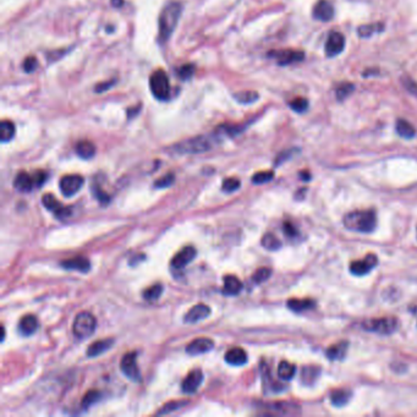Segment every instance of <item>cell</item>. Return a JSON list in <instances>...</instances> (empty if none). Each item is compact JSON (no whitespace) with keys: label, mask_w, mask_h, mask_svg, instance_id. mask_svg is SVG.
I'll list each match as a JSON object with an SVG mask.
<instances>
[{"label":"cell","mask_w":417,"mask_h":417,"mask_svg":"<svg viewBox=\"0 0 417 417\" xmlns=\"http://www.w3.org/2000/svg\"><path fill=\"white\" fill-rule=\"evenodd\" d=\"M350 397H351V393L348 391H336L330 394V401L334 406L337 407H342L344 405H346L349 403Z\"/></svg>","instance_id":"cell-30"},{"label":"cell","mask_w":417,"mask_h":417,"mask_svg":"<svg viewBox=\"0 0 417 417\" xmlns=\"http://www.w3.org/2000/svg\"><path fill=\"white\" fill-rule=\"evenodd\" d=\"M187 401H173V403H169L164 406L157 412V415H165V413H170L172 411H175L178 409H180L181 406L186 405Z\"/></svg>","instance_id":"cell-42"},{"label":"cell","mask_w":417,"mask_h":417,"mask_svg":"<svg viewBox=\"0 0 417 417\" xmlns=\"http://www.w3.org/2000/svg\"><path fill=\"white\" fill-rule=\"evenodd\" d=\"M227 364L231 365V366H242L247 362V354L245 350L241 348H234L230 349L224 356Z\"/></svg>","instance_id":"cell-20"},{"label":"cell","mask_w":417,"mask_h":417,"mask_svg":"<svg viewBox=\"0 0 417 417\" xmlns=\"http://www.w3.org/2000/svg\"><path fill=\"white\" fill-rule=\"evenodd\" d=\"M395 130H397L398 135L403 138L411 140L416 136V130L415 127L411 125L407 120H404V119H399L395 124Z\"/></svg>","instance_id":"cell-25"},{"label":"cell","mask_w":417,"mask_h":417,"mask_svg":"<svg viewBox=\"0 0 417 417\" xmlns=\"http://www.w3.org/2000/svg\"><path fill=\"white\" fill-rule=\"evenodd\" d=\"M151 92L159 100H166L170 97V82L168 76L162 70H157L150 77Z\"/></svg>","instance_id":"cell-5"},{"label":"cell","mask_w":417,"mask_h":417,"mask_svg":"<svg viewBox=\"0 0 417 417\" xmlns=\"http://www.w3.org/2000/svg\"><path fill=\"white\" fill-rule=\"evenodd\" d=\"M113 345H114V340L113 339L98 340V342H94L88 346L86 355L88 357H96V356H99L104 354L105 351H108Z\"/></svg>","instance_id":"cell-21"},{"label":"cell","mask_w":417,"mask_h":417,"mask_svg":"<svg viewBox=\"0 0 417 417\" xmlns=\"http://www.w3.org/2000/svg\"><path fill=\"white\" fill-rule=\"evenodd\" d=\"M37 65H38L37 59H36L35 57L26 58V60L23 62V70H25L26 72H32V71H35L36 68H37Z\"/></svg>","instance_id":"cell-47"},{"label":"cell","mask_w":417,"mask_h":417,"mask_svg":"<svg viewBox=\"0 0 417 417\" xmlns=\"http://www.w3.org/2000/svg\"><path fill=\"white\" fill-rule=\"evenodd\" d=\"M162 294H163V285L154 284V285H152V287L146 289V290L144 291V294H142V296H144V299L146 301H148V302H154V301H157L160 296H162Z\"/></svg>","instance_id":"cell-31"},{"label":"cell","mask_w":417,"mask_h":417,"mask_svg":"<svg viewBox=\"0 0 417 417\" xmlns=\"http://www.w3.org/2000/svg\"><path fill=\"white\" fill-rule=\"evenodd\" d=\"M284 233H285V235L289 237H294L297 235L296 228H295L291 223H289V221H287V223L284 224Z\"/></svg>","instance_id":"cell-48"},{"label":"cell","mask_w":417,"mask_h":417,"mask_svg":"<svg viewBox=\"0 0 417 417\" xmlns=\"http://www.w3.org/2000/svg\"><path fill=\"white\" fill-rule=\"evenodd\" d=\"M96 318L92 313L81 312L76 316L74 324H72V331L74 336L78 339H87L96 330Z\"/></svg>","instance_id":"cell-4"},{"label":"cell","mask_w":417,"mask_h":417,"mask_svg":"<svg viewBox=\"0 0 417 417\" xmlns=\"http://www.w3.org/2000/svg\"><path fill=\"white\" fill-rule=\"evenodd\" d=\"M313 17L318 21H330L334 17V7L328 0H319L313 8Z\"/></svg>","instance_id":"cell-17"},{"label":"cell","mask_w":417,"mask_h":417,"mask_svg":"<svg viewBox=\"0 0 417 417\" xmlns=\"http://www.w3.org/2000/svg\"><path fill=\"white\" fill-rule=\"evenodd\" d=\"M240 186H241V182H240L239 179L228 178L223 181V185H221V190L225 191V192H234V191L239 190Z\"/></svg>","instance_id":"cell-38"},{"label":"cell","mask_w":417,"mask_h":417,"mask_svg":"<svg viewBox=\"0 0 417 417\" xmlns=\"http://www.w3.org/2000/svg\"><path fill=\"white\" fill-rule=\"evenodd\" d=\"M174 175L173 174H168V175H164L163 178L158 179V180L154 182V186L158 187V188H164V187H169L172 186L173 182H174Z\"/></svg>","instance_id":"cell-43"},{"label":"cell","mask_w":417,"mask_h":417,"mask_svg":"<svg viewBox=\"0 0 417 417\" xmlns=\"http://www.w3.org/2000/svg\"><path fill=\"white\" fill-rule=\"evenodd\" d=\"M399 322L394 317L373 318L364 323V329L368 331H374L378 334H392L398 329Z\"/></svg>","instance_id":"cell-6"},{"label":"cell","mask_w":417,"mask_h":417,"mask_svg":"<svg viewBox=\"0 0 417 417\" xmlns=\"http://www.w3.org/2000/svg\"><path fill=\"white\" fill-rule=\"evenodd\" d=\"M42 203H43V206L48 209V211L53 212L54 215L59 219L68 218L70 213H71L70 212L71 209H70L69 207L63 206L62 203L55 199V196L51 193H45L44 196L42 197Z\"/></svg>","instance_id":"cell-12"},{"label":"cell","mask_w":417,"mask_h":417,"mask_svg":"<svg viewBox=\"0 0 417 417\" xmlns=\"http://www.w3.org/2000/svg\"><path fill=\"white\" fill-rule=\"evenodd\" d=\"M268 57L273 58L276 60L279 65H290V64L300 63L305 59V53L301 50H291V49H283V50H272Z\"/></svg>","instance_id":"cell-8"},{"label":"cell","mask_w":417,"mask_h":417,"mask_svg":"<svg viewBox=\"0 0 417 417\" xmlns=\"http://www.w3.org/2000/svg\"><path fill=\"white\" fill-rule=\"evenodd\" d=\"M112 4L114 7H121L123 5V0H112Z\"/></svg>","instance_id":"cell-50"},{"label":"cell","mask_w":417,"mask_h":417,"mask_svg":"<svg viewBox=\"0 0 417 417\" xmlns=\"http://www.w3.org/2000/svg\"><path fill=\"white\" fill-rule=\"evenodd\" d=\"M234 98L239 103H242V104H249V103H254L258 99V93L255 92V91H242V92L234 94Z\"/></svg>","instance_id":"cell-36"},{"label":"cell","mask_w":417,"mask_h":417,"mask_svg":"<svg viewBox=\"0 0 417 417\" xmlns=\"http://www.w3.org/2000/svg\"><path fill=\"white\" fill-rule=\"evenodd\" d=\"M273 178H274L273 172H260L252 176V182L256 185L266 184V182H269L270 180H272Z\"/></svg>","instance_id":"cell-41"},{"label":"cell","mask_w":417,"mask_h":417,"mask_svg":"<svg viewBox=\"0 0 417 417\" xmlns=\"http://www.w3.org/2000/svg\"><path fill=\"white\" fill-rule=\"evenodd\" d=\"M348 346H349V344L346 342L337 343L327 349L325 355H327V357L331 361L344 360V357H345V355H346V351H348Z\"/></svg>","instance_id":"cell-24"},{"label":"cell","mask_w":417,"mask_h":417,"mask_svg":"<svg viewBox=\"0 0 417 417\" xmlns=\"http://www.w3.org/2000/svg\"><path fill=\"white\" fill-rule=\"evenodd\" d=\"M296 373V367L288 361H282L278 366V376L283 380H290Z\"/></svg>","instance_id":"cell-28"},{"label":"cell","mask_w":417,"mask_h":417,"mask_svg":"<svg viewBox=\"0 0 417 417\" xmlns=\"http://www.w3.org/2000/svg\"><path fill=\"white\" fill-rule=\"evenodd\" d=\"M209 315H211V307L205 303H199L188 310V312L184 316V322L187 324L199 323V322L209 317Z\"/></svg>","instance_id":"cell-13"},{"label":"cell","mask_w":417,"mask_h":417,"mask_svg":"<svg viewBox=\"0 0 417 417\" xmlns=\"http://www.w3.org/2000/svg\"><path fill=\"white\" fill-rule=\"evenodd\" d=\"M401 81H403V85L405 86V88H406V90L409 91L411 94H413V96L417 98V84L416 82H413L410 77H403V80Z\"/></svg>","instance_id":"cell-46"},{"label":"cell","mask_w":417,"mask_h":417,"mask_svg":"<svg viewBox=\"0 0 417 417\" xmlns=\"http://www.w3.org/2000/svg\"><path fill=\"white\" fill-rule=\"evenodd\" d=\"M384 30V25L383 23H371V25H364L357 29V33L361 38L371 37L373 33L382 32Z\"/></svg>","instance_id":"cell-32"},{"label":"cell","mask_w":417,"mask_h":417,"mask_svg":"<svg viewBox=\"0 0 417 417\" xmlns=\"http://www.w3.org/2000/svg\"><path fill=\"white\" fill-rule=\"evenodd\" d=\"M203 382V373L201 370H193L187 374L186 378L182 380V392L186 394H193L197 392L199 386Z\"/></svg>","instance_id":"cell-15"},{"label":"cell","mask_w":417,"mask_h":417,"mask_svg":"<svg viewBox=\"0 0 417 417\" xmlns=\"http://www.w3.org/2000/svg\"><path fill=\"white\" fill-rule=\"evenodd\" d=\"M221 136L219 133H213V135L207 136H197L192 138L185 140V141L179 142L172 147V151L178 154H199L212 150Z\"/></svg>","instance_id":"cell-2"},{"label":"cell","mask_w":417,"mask_h":417,"mask_svg":"<svg viewBox=\"0 0 417 417\" xmlns=\"http://www.w3.org/2000/svg\"><path fill=\"white\" fill-rule=\"evenodd\" d=\"M196 249L192 246H187V247H184L179 252L178 255L174 256V258L172 260V268L175 270H181L182 268H185L187 264L191 263V261L196 257Z\"/></svg>","instance_id":"cell-14"},{"label":"cell","mask_w":417,"mask_h":417,"mask_svg":"<svg viewBox=\"0 0 417 417\" xmlns=\"http://www.w3.org/2000/svg\"><path fill=\"white\" fill-rule=\"evenodd\" d=\"M355 91V86L352 84H350V82H343V84H340L339 86L337 87V91H336V96H337V99L339 100V102H343V100H345L350 94L354 93Z\"/></svg>","instance_id":"cell-35"},{"label":"cell","mask_w":417,"mask_h":417,"mask_svg":"<svg viewBox=\"0 0 417 417\" xmlns=\"http://www.w3.org/2000/svg\"><path fill=\"white\" fill-rule=\"evenodd\" d=\"M344 48H345V37H344L343 33L338 31L330 32L324 45L325 55L328 58H334L339 55V54L344 50Z\"/></svg>","instance_id":"cell-10"},{"label":"cell","mask_w":417,"mask_h":417,"mask_svg":"<svg viewBox=\"0 0 417 417\" xmlns=\"http://www.w3.org/2000/svg\"><path fill=\"white\" fill-rule=\"evenodd\" d=\"M19 329L23 336L29 337L32 336L33 333H36V330L38 329V319L36 316L33 315H26L23 316L22 318L20 319L19 323Z\"/></svg>","instance_id":"cell-22"},{"label":"cell","mask_w":417,"mask_h":417,"mask_svg":"<svg viewBox=\"0 0 417 417\" xmlns=\"http://www.w3.org/2000/svg\"><path fill=\"white\" fill-rule=\"evenodd\" d=\"M288 307L294 312H303L307 311V310H312L316 307V302L313 300L310 299H303V300H297V299H291L288 301Z\"/></svg>","instance_id":"cell-27"},{"label":"cell","mask_w":417,"mask_h":417,"mask_svg":"<svg viewBox=\"0 0 417 417\" xmlns=\"http://www.w3.org/2000/svg\"><path fill=\"white\" fill-rule=\"evenodd\" d=\"M14 187L20 192H30L33 188L37 187L35 180V175H30L25 172H21L16 175L14 180Z\"/></svg>","instance_id":"cell-18"},{"label":"cell","mask_w":417,"mask_h":417,"mask_svg":"<svg viewBox=\"0 0 417 417\" xmlns=\"http://www.w3.org/2000/svg\"><path fill=\"white\" fill-rule=\"evenodd\" d=\"M84 182L85 180L81 175H65L63 176L59 182L60 191L65 197H71L81 190L82 186H84Z\"/></svg>","instance_id":"cell-9"},{"label":"cell","mask_w":417,"mask_h":417,"mask_svg":"<svg viewBox=\"0 0 417 417\" xmlns=\"http://www.w3.org/2000/svg\"><path fill=\"white\" fill-rule=\"evenodd\" d=\"M378 264V258L376 255L368 254L362 261H354L350 263V272L354 275L362 276L370 273Z\"/></svg>","instance_id":"cell-11"},{"label":"cell","mask_w":417,"mask_h":417,"mask_svg":"<svg viewBox=\"0 0 417 417\" xmlns=\"http://www.w3.org/2000/svg\"><path fill=\"white\" fill-rule=\"evenodd\" d=\"M182 13V4L170 2L162 9L158 19V41L165 43L174 33Z\"/></svg>","instance_id":"cell-1"},{"label":"cell","mask_w":417,"mask_h":417,"mask_svg":"<svg viewBox=\"0 0 417 417\" xmlns=\"http://www.w3.org/2000/svg\"><path fill=\"white\" fill-rule=\"evenodd\" d=\"M213 346H214V342L208 339V338H197V339L188 343V345L186 346V352L191 356L201 355L211 351Z\"/></svg>","instance_id":"cell-16"},{"label":"cell","mask_w":417,"mask_h":417,"mask_svg":"<svg viewBox=\"0 0 417 417\" xmlns=\"http://www.w3.org/2000/svg\"><path fill=\"white\" fill-rule=\"evenodd\" d=\"M92 191H93V194H94V197H96L97 200L99 201L100 203H103V205H106V203H109V196L108 194H106L104 191L102 190V188H100L98 185H94V186L92 187Z\"/></svg>","instance_id":"cell-44"},{"label":"cell","mask_w":417,"mask_h":417,"mask_svg":"<svg viewBox=\"0 0 417 417\" xmlns=\"http://www.w3.org/2000/svg\"><path fill=\"white\" fill-rule=\"evenodd\" d=\"M300 178L302 179V180L309 181L310 179H311V174H310L309 172H301V173H300Z\"/></svg>","instance_id":"cell-49"},{"label":"cell","mask_w":417,"mask_h":417,"mask_svg":"<svg viewBox=\"0 0 417 417\" xmlns=\"http://www.w3.org/2000/svg\"><path fill=\"white\" fill-rule=\"evenodd\" d=\"M193 72H194L193 65H191V64H187V65H182L181 68L179 69L178 74L181 78H184V80H187V78L192 77Z\"/></svg>","instance_id":"cell-45"},{"label":"cell","mask_w":417,"mask_h":417,"mask_svg":"<svg viewBox=\"0 0 417 417\" xmlns=\"http://www.w3.org/2000/svg\"><path fill=\"white\" fill-rule=\"evenodd\" d=\"M136 352H127L123 356L120 362V370L127 378L133 382H141V373L136 364Z\"/></svg>","instance_id":"cell-7"},{"label":"cell","mask_w":417,"mask_h":417,"mask_svg":"<svg viewBox=\"0 0 417 417\" xmlns=\"http://www.w3.org/2000/svg\"><path fill=\"white\" fill-rule=\"evenodd\" d=\"M261 243L264 248L269 249V251H276V249L282 247V242L279 241L278 237L270 233L266 234V235L262 237Z\"/></svg>","instance_id":"cell-34"},{"label":"cell","mask_w":417,"mask_h":417,"mask_svg":"<svg viewBox=\"0 0 417 417\" xmlns=\"http://www.w3.org/2000/svg\"><path fill=\"white\" fill-rule=\"evenodd\" d=\"M76 153L82 159H91L96 156V146L90 141H80L76 145Z\"/></svg>","instance_id":"cell-26"},{"label":"cell","mask_w":417,"mask_h":417,"mask_svg":"<svg viewBox=\"0 0 417 417\" xmlns=\"http://www.w3.org/2000/svg\"><path fill=\"white\" fill-rule=\"evenodd\" d=\"M290 108L296 113H305L309 109V100L305 98H295L289 103Z\"/></svg>","instance_id":"cell-40"},{"label":"cell","mask_w":417,"mask_h":417,"mask_svg":"<svg viewBox=\"0 0 417 417\" xmlns=\"http://www.w3.org/2000/svg\"><path fill=\"white\" fill-rule=\"evenodd\" d=\"M270 275H272V270L269 268H260L252 275V282L256 283V284H261V283L266 282Z\"/></svg>","instance_id":"cell-39"},{"label":"cell","mask_w":417,"mask_h":417,"mask_svg":"<svg viewBox=\"0 0 417 417\" xmlns=\"http://www.w3.org/2000/svg\"><path fill=\"white\" fill-rule=\"evenodd\" d=\"M344 225L349 230L358 233H372L376 229L377 219L373 211H355L344 218Z\"/></svg>","instance_id":"cell-3"},{"label":"cell","mask_w":417,"mask_h":417,"mask_svg":"<svg viewBox=\"0 0 417 417\" xmlns=\"http://www.w3.org/2000/svg\"><path fill=\"white\" fill-rule=\"evenodd\" d=\"M318 374H319V367H315V366L303 367L302 372H301V378H302V382L305 383L306 385H311L315 383V380L317 379Z\"/></svg>","instance_id":"cell-33"},{"label":"cell","mask_w":417,"mask_h":417,"mask_svg":"<svg viewBox=\"0 0 417 417\" xmlns=\"http://www.w3.org/2000/svg\"><path fill=\"white\" fill-rule=\"evenodd\" d=\"M242 283L236 278L235 275H225L224 276V288L223 293L229 296H234L241 293Z\"/></svg>","instance_id":"cell-23"},{"label":"cell","mask_w":417,"mask_h":417,"mask_svg":"<svg viewBox=\"0 0 417 417\" xmlns=\"http://www.w3.org/2000/svg\"><path fill=\"white\" fill-rule=\"evenodd\" d=\"M62 267L66 270H77V272L87 273L91 269V263L86 257L78 256V257L69 258V260L63 261Z\"/></svg>","instance_id":"cell-19"},{"label":"cell","mask_w":417,"mask_h":417,"mask_svg":"<svg viewBox=\"0 0 417 417\" xmlns=\"http://www.w3.org/2000/svg\"><path fill=\"white\" fill-rule=\"evenodd\" d=\"M15 136V125L9 120H3L0 124V140L3 144L13 140Z\"/></svg>","instance_id":"cell-29"},{"label":"cell","mask_w":417,"mask_h":417,"mask_svg":"<svg viewBox=\"0 0 417 417\" xmlns=\"http://www.w3.org/2000/svg\"><path fill=\"white\" fill-rule=\"evenodd\" d=\"M100 399V393L97 392V391H90L88 393L85 394L84 399H82L81 401V406L84 407V409H88V407L92 406L93 404H96L97 401H98Z\"/></svg>","instance_id":"cell-37"}]
</instances>
